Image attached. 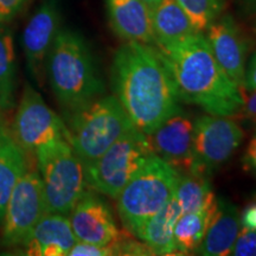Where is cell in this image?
<instances>
[{"instance_id":"obj_7","label":"cell","mask_w":256,"mask_h":256,"mask_svg":"<svg viewBox=\"0 0 256 256\" xmlns=\"http://www.w3.org/2000/svg\"><path fill=\"white\" fill-rule=\"evenodd\" d=\"M153 154L147 134L133 127L104 154L84 165L88 188L116 200L124 185Z\"/></svg>"},{"instance_id":"obj_21","label":"cell","mask_w":256,"mask_h":256,"mask_svg":"<svg viewBox=\"0 0 256 256\" xmlns=\"http://www.w3.org/2000/svg\"><path fill=\"white\" fill-rule=\"evenodd\" d=\"M215 206L216 202L203 210L179 216L174 232V255H188L197 250L206 236Z\"/></svg>"},{"instance_id":"obj_34","label":"cell","mask_w":256,"mask_h":256,"mask_svg":"<svg viewBox=\"0 0 256 256\" xmlns=\"http://www.w3.org/2000/svg\"><path fill=\"white\" fill-rule=\"evenodd\" d=\"M254 32L256 34V20H255V23H254Z\"/></svg>"},{"instance_id":"obj_13","label":"cell","mask_w":256,"mask_h":256,"mask_svg":"<svg viewBox=\"0 0 256 256\" xmlns=\"http://www.w3.org/2000/svg\"><path fill=\"white\" fill-rule=\"evenodd\" d=\"M69 220L80 242L110 246L120 235L110 206L95 191L83 194L69 212Z\"/></svg>"},{"instance_id":"obj_6","label":"cell","mask_w":256,"mask_h":256,"mask_svg":"<svg viewBox=\"0 0 256 256\" xmlns=\"http://www.w3.org/2000/svg\"><path fill=\"white\" fill-rule=\"evenodd\" d=\"M34 154L43 183L46 212L69 215L88 188L84 164L66 140L42 145Z\"/></svg>"},{"instance_id":"obj_28","label":"cell","mask_w":256,"mask_h":256,"mask_svg":"<svg viewBox=\"0 0 256 256\" xmlns=\"http://www.w3.org/2000/svg\"><path fill=\"white\" fill-rule=\"evenodd\" d=\"M24 0H0V23L10 20L19 11Z\"/></svg>"},{"instance_id":"obj_20","label":"cell","mask_w":256,"mask_h":256,"mask_svg":"<svg viewBox=\"0 0 256 256\" xmlns=\"http://www.w3.org/2000/svg\"><path fill=\"white\" fill-rule=\"evenodd\" d=\"M151 14L156 46L174 43L200 32L177 0H160L151 8Z\"/></svg>"},{"instance_id":"obj_25","label":"cell","mask_w":256,"mask_h":256,"mask_svg":"<svg viewBox=\"0 0 256 256\" xmlns=\"http://www.w3.org/2000/svg\"><path fill=\"white\" fill-rule=\"evenodd\" d=\"M234 256H256V232L243 228L240 232L232 254Z\"/></svg>"},{"instance_id":"obj_26","label":"cell","mask_w":256,"mask_h":256,"mask_svg":"<svg viewBox=\"0 0 256 256\" xmlns=\"http://www.w3.org/2000/svg\"><path fill=\"white\" fill-rule=\"evenodd\" d=\"M115 255L113 246H98L78 241L70 249L68 256H112Z\"/></svg>"},{"instance_id":"obj_1","label":"cell","mask_w":256,"mask_h":256,"mask_svg":"<svg viewBox=\"0 0 256 256\" xmlns=\"http://www.w3.org/2000/svg\"><path fill=\"white\" fill-rule=\"evenodd\" d=\"M114 96L145 134L180 110L177 87L154 46L126 42L115 51L110 72Z\"/></svg>"},{"instance_id":"obj_24","label":"cell","mask_w":256,"mask_h":256,"mask_svg":"<svg viewBox=\"0 0 256 256\" xmlns=\"http://www.w3.org/2000/svg\"><path fill=\"white\" fill-rule=\"evenodd\" d=\"M197 31L204 34L208 26L222 14L224 0H177Z\"/></svg>"},{"instance_id":"obj_17","label":"cell","mask_w":256,"mask_h":256,"mask_svg":"<svg viewBox=\"0 0 256 256\" xmlns=\"http://www.w3.org/2000/svg\"><path fill=\"white\" fill-rule=\"evenodd\" d=\"M240 232L241 220L238 208L226 198H217L206 236L194 252L204 256L230 255Z\"/></svg>"},{"instance_id":"obj_29","label":"cell","mask_w":256,"mask_h":256,"mask_svg":"<svg viewBox=\"0 0 256 256\" xmlns=\"http://www.w3.org/2000/svg\"><path fill=\"white\" fill-rule=\"evenodd\" d=\"M243 89L248 92L256 90V54L252 55L250 60H249L248 66L246 68Z\"/></svg>"},{"instance_id":"obj_22","label":"cell","mask_w":256,"mask_h":256,"mask_svg":"<svg viewBox=\"0 0 256 256\" xmlns=\"http://www.w3.org/2000/svg\"><path fill=\"white\" fill-rule=\"evenodd\" d=\"M174 197L180 206L182 214L203 210L216 202L209 177L194 172L179 174Z\"/></svg>"},{"instance_id":"obj_11","label":"cell","mask_w":256,"mask_h":256,"mask_svg":"<svg viewBox=\"0 0 256 256\" xmlns=\"http://www.w3.org/2000/svg\"><path fill=\"white\" fill-rule=\"evenodd\" d=\"M147 136L154 154L179 174L194 172V120L182 108Z\"/></svg>"},{"instance_id":"obj_2","label":"cell","mask_w":256,"mask_h":256,"mask_svg":"<svg viewBox=\"0 0 256 256\" xmlns=\"http://www.w3.org/2000/svg\"><path fill=\"white\" fill-rule=\"evenodd\" d=\"M154 46L171 72L180 101L220 116L232 118L243 110L242 89L217 62L202 32Z\"/></svg>"},{"instance_id":"obj_19","label":"cell","mask_w":256,"mask_h":256,"mask_svg":"<svg viewBox=\"0 0 256 256\" xmlns=\"http://www.w3.org/2000/svg\"><path fill=\"white\" fill-rule=\"evenodd\" d=\"M26 154L11 128L0 119V224L16 183L28 170Z\"/></svg>"},{"instance_id":"obj_35","label":"cell","mask_w":256,"mask_h":256,"mask_svg":"<svg viewBox=\"0 0 256 256\" xmlns=\"http://www.w3.org/2000/svg\"><path fill=\"white\" fill-rule=\"evenodd\" d=\"M0 112H2V107H0Z\"/></svg>"},{"instance_id":"obj_27","label":"cell","mask_w":256,"mask_h":256,"mask_svg":"<svg viewBox=\"0 0 256 256\" xmlns=\"http://www.w3.org/2000/svg\"><path fill=\"white\" fill-rule=\"evenodd\" d=\"M242 164L243 168L247 170V171L256 176V128L250 142H249L247 150H246L244 154H243Z\"/></svg>"},{"instance_id":"obj_3","label":"cell","mask_w":256,"mask_h":256,"mask_svg":"<svg viewBox=\"0 0 256 256\" xmlns=\"http://www.w3.org/2000/svg\"><path fill=\"white\" fill-rule=\"evenodd\" d=\"M49 82L66 113L104 94L94 57L81 34L60 30L46 60Z\"/></svg>"},{"instance_id":"obj_18","label":"cell","mask_w":256,"mask_h":256,"mask_svg":"<svg viewBox=\"0 0 256 256\" xmlns=\"http://www.w3.org/2000/svg\"><path fill=\"white\" fill-rule=\"evenodd\" d=\"M180 215L182 209L174 196L158 212L147 218L133 235L145 243L154 255H174V232Z\"/></svg>"},{"instance_id":"obj_5","label":"cell","mask_w":256,"mask_h":256,"mask_svg":"<svg viewBox=\"0 0 256 256\" xmlns=\"http://www.w3.org/2000/svg\"><path fill=\"white\" fill-rule=\"evenodd\" d=\"M179 174L153 154L116 197L118 214L128 232L134 234L174 196Z\"/></svg>"},{"instance_id":"obj_4","label":"cell","mask_w":256,"mask_h":256,"mask_svg":"<svg viewBox=\"0 0 256 256\" xmlns=\"http://www.w3.org/2000/svg\"><path fill=\"white\" fill-rule=\"evenodd\" d=\"M66 118L68 142L84 165L98 159L136 127L114 95L98 96L66 113Z\"/></svg>"},{"instance_id":"obj_31","label":"cell","mask_w":256,"mask_h":256,"mask_svg":"<svg viewBox=\"0 0 256 256\" xmlns=\"http://www.w3.org/2000/svg\"><path fill=\"white\" fill-rule=\"evenodd\" d=\"M246 118L252 121H256V90L252 92V94L244 102L243 107Z\"/></svg>"},{"instance_id":"obj_16","label":"cell","mask_w":256,"mask_h":256,"mask_svg":"<svg viewBox=\"0 0 256 256\" xmlns=\"http://www.w3.org/2000/svg\"><path fill=\"white\" fill-rule=\"evenodd\" d=\"M110 26L126 42L156 46L151 8L142 0H106Z\"/></svg>"},{"instance_id":"obj_10","label":"cell","mask_w":256,"mask_h":256,"mask_svg":"<svg viewBox=\"0 0 256 256\" xmlns=\"http://www.w3.org/2000/svg\"><path fill=\"white\" fill-rule=\"evenodd\" d=\"M11 130L26 153H34L40 146L57 140L68 142L66 122L30 84L24 87Z\"/></svg>"},{"instance_id":"obj_8","label":"cell","mask_w":256,"mask_h":256,"mask_svg":"<svg viewBox=\"0 0 256 256\" xmlns=\"http://www.w3.org/2000/svg\"><path fill=\"white\" fill-rule=\"evenodd\" d=\"M46 214V197L40 172L28 170L16 183L2 220L0 242L4 247H19Z\"/></svg>"},{"instance_id":"obj_9","label":"cell","mask_w":256,"mask_h":256,"mask_svg":"<svg viewBox=\"0 0 256 256\" xmlns=\"http://www.w3.org/2000/svg\"><path fill=\"white\" fill-rule=\"evenodd\" d=\"M244 133L229 116L206 114L194 121V172L209 176L234 156Z\"/></svg>"},{"instance_id":"obj_15","label":"cell","mask_w":256,"mask_h":256,"mask_svg":"<svg viewBox=\"0 0 256 256\" xmlns=\"http://www.w3.org/2000/svg\"><path fill=\"white\" fill-rule=\"evenodd\" d=\"M76 242L69 217L46 212L19 247L28 256H68Z\"/></svg>"},{"instance_id":"obj_14","label":"cell","mask_w":256,"mask_h":256,"mask_svg":"<svg viewBox=\"0 0 256 256\" xmlns=\"http://www.w3.org/2000/svg\"><path fill=\"white\" fill-rule=\"evenodd\" d=\"M214 56L226 75L243 89L248 43L238 25L229 14L220 16L206 31Z\"/></svg>"},{"instance_id":"obj_30","label":"cell","mask_w":256,"mask_h":256,"mask_svg":"<svg viewBox=\"0 0 256 256\" xmlns=\"http://www.w3.org/2000/svg\"><path fill=\"white\" fill-rule=\"evenodd\" d=\"M241 226L243 228L249 230H255L256 232V202L249 204V206L243 210L242 215L240 216Z\"/></svg>"},{"instance_id":"obj_12","label":"cell","mask_w":256,"mask_h":256,"mask_svg":"<svg viewBox=\"0 0 256 256\" xmlns=\"http://www.w3.org/2000/svg\"><path fill=\"white\" fill-rule=\"evenodd\" d=\"M60 32V11L56 0H44L23 32V50L30 75L42 86L46 60Z\"/></svg>"},{"instance_id":"obj_33","label":"cell","mask_w":256,"mask_h":256,"mask_svg":"<svg viewBox=\"0 0 256 256\" xmlns=\"http://www.w3.org/2000/svg\"><path fill=\"white\" fill-rule=\"evenodd\" d=\"M244 2L249 8L256 11V0H244Z\"/></svg>"},{"instance_id":"obj_32","label":"cell","mask_w":256,"mask_h":256,"mask_svg":"<svg viewBox=\"0 0 256 256\" xmlns=\"http://www.w3.org/2000/svg\"><path fill=\"white\" fill-rule=\"evenodd\" d=\"M142 2H145V4H146L147 6H148L150 8H153L156 5L159 4L160 0H142Z\"/></svg>"},{"instance_id":"obj_23","label":"cell","mask_w":256,"mask_h":256,"mask_svg":"<svg viewBox=\"0 0 256 256\" xmlns=\"http://www.w3.org/2000/svg\"><path fill=\"white\" fill-rule=\"evenodd\" d=\"M16 54L11 31L0 24V107L8 110L14 104Z\"/></svg>"}]
</instances>
